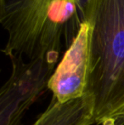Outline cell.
<instances>
[{
	"label": "cell",
	"mask_w": 124,
	"mask_h": 125,
	"mask_svg": "<svg viewBox=\"0 0 124 125\" xmlns=\"http://www.w3.org/2000/svg\"><path fill=\"white\" fill-rule=\"evenodd\" d=\"M89 67L85 94L97 125H124V0H89ZM83 21V22H84Z\"/></svg>",
	"instance_id": "obj_1"
},
{
	"label": "cell",
	"mask_w": 124,
	"mask_h": 125,
	"mask_svg": "<svg viewBox=\"0 0 124 125\" xmlns=\"http://www.w3.org/2000/svg\"><path fill=\"white\" fill-rule=\"evenodd\" d=\"M84 21L79 0H0L9 58L43 59L58 65Z\"/></svg>",
	"instance_id": "obj_2"
},
{
	"label": "cell",
	"mask_w": 124,
	"mask_h": 125,
	"mask_svg": "<svg viewBox=\"0 0 124 125\" xmlns=\"http://www.w3.org/2000/svg\"><path fill=\"white\" fill-rule=\"evenodd\" d=\"M11 73L0 89V125H21L27 111L48 89L58 65L11 56Z\"/></svg>",
	"instance_id": "obj_3"
},
{
	"label": "cell",
	"mask_w": 124,
	"mask_h": 125,
	"mask_svg": "<svg viewBox=\"0 0 124 125\" xmlns=\"http://www.w3.org/2000/svg\"><path fill=\"white\" fill-rule=\"evenodd\" d=\"M89 43L90 26L84 21L48 83V89L59 101L77 99L85 94L89 67Z\"/></svg>",
	"instance_id": "obj_4"
},
{
	"label": "cell",
	"mask_w": 124,
	"mask_h": 125,
	"mask_svg": "<svg viewBox=\"0 0 124 125\" xmlns=\"http://www.w3.org/2000/svg\"><path fill=\"white\" fill-rule=\"evenodd\" d=\"M94 104L90 95L65 102L52 98L47 109L31 125H92L94 124Z\"/></svg>",
	"instance_id": "obj_5"
}]
</instances>
